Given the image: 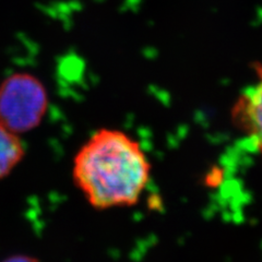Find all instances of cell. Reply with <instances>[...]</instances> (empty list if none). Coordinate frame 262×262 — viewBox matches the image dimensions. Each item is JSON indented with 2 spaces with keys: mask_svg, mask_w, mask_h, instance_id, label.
<instances>
[{
  "mask_svg": "<svg viewBox=\"0 0 262 262\" xmlns=\"http://www.w3.org/2000/svg\"><path fill=\"white\" fill-rule=\"evenodd\" d=\"M150 177L151 164L140 143L120 130L96 131L73 160V182L97 210L134 206Z\"/></svg>",
  "mask_w": 262,
  "mask_h": 262,
  "instance_id": "cell-1",
  "label": "cell"
},
{
  "mask_svg": "<svg viewBox=\"0 0 262 262\" xmlns=\"http://www.w3.org/2000/svg\"><path fill=\"white\" fill-rule=\"evenodd\" d=\"M46 90L37 78L15 73L0 88V122L14 134L37 127L47 111Z\"/></svg>",
  "mask_w": 262,
  "mask_h": 262,
  "instance_id": "cell-2",
  "label": "cell"
},
{
  "mask_svg": "<svg viewBox=\"0 0 262 262\" xmlns=\"http://www.w3.org/2000/svg\"><path fill=\"white\" fill-rule=\"evenodd\" d=\"M257 81L244 90L233 107L236 127L247 135L262 155V63H255Z\"/></svg>",
  "mask_w": 262,
  "mask_h": 262,
  "instance_id": "cell-3",
  "label": "cell"
},
{
  "mask_svg": "<svg viewBox=\"0 0 262 262\" xmlns=\"http://www.w3.org/2000/svg\"><path fill=\"white\" fill-rule=\"evenodd\" d=\"M23 157V145L16 134L0 122V178L9 175Z\"/></svg>",
  "mask_w": 262,
  "mask_h": 262,
  "instance_id": "cell-4",
  "label": "cell"
},
{
  "mask_svg": "<svg viewBox=\"0 0 262 262\" xmlns=\"http://www.w3.org/2000/svg\"><path fill=\"white\" fill-rule=\"evenodd\" d=\"M3 262H39V261L37 259H35V258L30 257V256L16 255V256H12L10 258L4 260Z\"/></svg>",
  "mask_w": 262,
  "mask_h": 262,
  "instance_id": "cell-5",
  "label": "cell"
}]
</instances>
